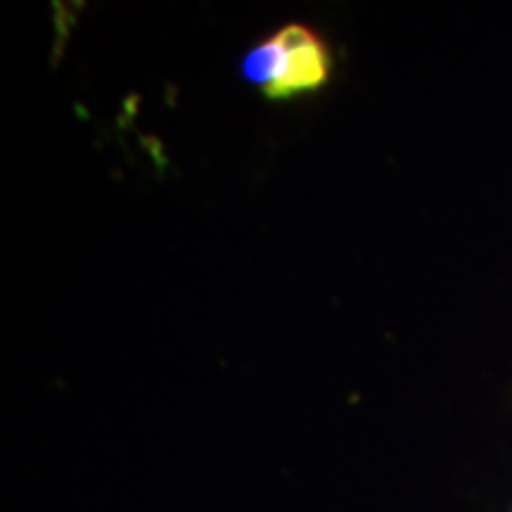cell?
<instances>
[{
	"instance_id": "6da1fadb",
	"label": "cell",
	"mask_w": 512,
	"mask_h": 512,
	"mask_svg": "<svg viewBox=\"0 0 512 512\" xmlns=\"http://www.w3.org/2000/svg\"><path fill=\"white\" fill-rule=\"evenodd\" d=\"M332 67L328 41L309 24L290 22L249 48L238 72L264 98L280 102L318 93L328 86Z\"/></svg>"
}]
</instances>
